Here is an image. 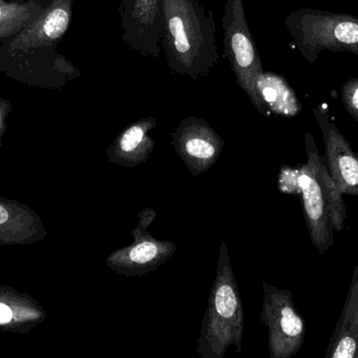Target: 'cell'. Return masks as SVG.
Instances as JSON below:
<instances>
[{"label": "cell", "mask_w": 358, "mask_h": 358, "mask_svg": "<svg viewBox=\"0 0 358 358\" xmlns=\"http://www.w3.org/2000/svg\"><path fill=\"white\" fill-rule=\"evenodd\" d=\"M261 321L268 329L271 358H292L303 347L306 325L296 310L290 290L263 282Z\"/></svg>", "instance_id": "cell-6"}, {"label": "cell", "mask_w": 358, "mask_h": 358, "mask_svg": "<svg viewBox=\"0 0 358 358\" xmlns=\"http://www.w3.org/2000/svg\"><path fill=\"white\" fill-rule=\"evenodd\" d=\"M305 149L307 162L299 169L301 199L311 243L324 255L334 246V231L345 229L346 206L308 132L305 134Z\"/></svg>", "instance_id": "cell-3"}, {"label": "cell", "mask_w": 358, "mask_h": 358, "mask_svg": "<svg viewBox=\"0 0 358 358\" xmlns=\"http://www.w3.org/2000/svg\"><path fill=\"white\" fill-rule=\"evenodd\" d=\"M222 27L224 54L238 85L252 101L255 108L268 117L269 113L257 94V79L264 69L248 27L243 0H225Z\"/></svg>", "instance_id": "cell-4"}, {"label": "cell", "mask_w": 358, "mask_h": 358, "mask_svg": "<svg viewBox=\"0 0 358 358\" xmlns=\"http://www.w3.org/2000/svg\"><path fill=\"white\" fill-rule=\"evenodd\" d=\"M179 159L193 176L206 173L222 155L224 141L206 120L185 117L171 134Z\"/></svg>", "instance_id": "cell-9"}, {"label": "cell", "mask_w": 358, "mask_h": 358, "mask_svg": "<svg viewBox=\"0 0 358 358\" xmlns=\"http://www.w3.org/2000/svg\"><path fill=\"white\" fill-rule=\"evenodd\" d=\"M208 309L227 322L233 327L238 340L242 343L245 322L243 304L224 241L221 242L216 277L210 289Z\"/></svg>", "instance_id": "cell-11"}, {"label": "cell", "mask_w": 358, "mask_h": 358, "mask_svg": "<svg viewBox=\"0 0 358 358\" xmlns=\"http://www.w3.org/2000/svg\"><path fill=\"white\" fill-rule=\"evenodd\" d=\"M286 24L302 54L310 61L313 52L347 50L358 55V19L311 10H296Z\"/></svg>", "instance_id": "cell-5"}, {"label": "cell", "mask_w": 358, "mask_h": 358, "mask_svg": "<svg viewBox=\"0 0 358 358\" xmlns=\"http://www.w3.org/2000/svg\"><path fill=\"white\" fill-rule=\"evenodd\" d=\"M157 212L145 208L138 215V223L131 231L134 242L130 245L115 250L106 259L111 271L126 277H142L157 271L172 258L176 244L167 240H159L149 233Z\"/></svg>", "instance_id": "cell-7"}, {"label": "cell", "mask_w": 358, "mask_h": 358, "mask_svg": "<svg viewBox=\"0 0 358 358\" xmlns=\"http://www.w3.org/2000/svg\"><path fill=\"white\" fill-rule=\"evenodd\" d=\"M122 37L134 52L161 57L164 31L163 0H120Z\"/></svg>", "instance_id": "cell-8"}, {"label": "cell", "mask_w": 358, "mask_h": 358, "mask_svg": "<svg viewBox=\"0 0 358 358\" xmlns=\"http://www.w3.org/2000/svg\"><path fill=\"white\" fill-rule=\"evenodd\" d=\"M6 1L18 2V3H21V2H25L27 1V0H6Z\"/></svg>", "instance_id": "cell-21"}, {"label": "cell", "mask_w": 358, "mask_h": 358, "mask_svg": "<svg viewBox=\"0 0 358 358\" xmlns=\"http://www.w3.org/2000/svg\"><path fill=\"white\" fill-rule=\"evenodd\" d=\"M161 48L173 73L193 80L208 75L218 63L214 14L199 0H163Z\"/></svg>", "instance_id": "cell-1"}, {"label": "cell", "mask_w": 358, "mask_h": 358, "mask_svg": "<svg viewBox=\"0 0 358 358\" xmlns=\"http://www.w3.org/2000/svg\"><path fill=\"white\" fill-rule=\"evenodd\" d=\"M324 358H358V263Z\"/></svg>", "instance_id": "cell-13"}, {"label": "cell", "mask_w": 358, "mask_h": 358, "mask_svg": "<svg viewBox=\"0 0 358 358\" xmlns=\"http://www.w3.org/2000/svg\"><path fill=\"white\" fill-rule=\"evenodd\" d=\"M157 120L144 117L125 128L107 149L108 161L124 168H134L148 161L155 147L150 132L157 128Z\"/></svg>", "instance_id": "cell-12"}, {"label": "cell", "mask_w": 358, "mask_h": 358, "mask_svg": "<svg viewBox=\"0 0 358 358\" xmlns=\"http://www.w3.org/2000/svg\"><path fill=\"white\" fill-rule=\"evenodd\" d=\"M75 0H52L46 10L22 31L0 43V66L73 73L77 69L62 55L58 45L66 35Z\"/></svg>", "instance_id": "cell-2"}, {"label": "cell", "mask_w": 358, "mask_h": 358, "mask_svg": "<svg viewBox=\"0 0 358 358\" xmlns=\"http://www.w3.org/2000/svg\"><path fill=\"white\" fill-rule=\"evenodd\" d=\"M279 189L284 193L300 194L299 169L283 167L279 176Z\"/></svg>", "instance_id": "cell-18"}, {"label": "cell", "mask_w": 358, "mask_h": 358, "mask_svg": "<svg viewBox=\"0 0 358 358\" xmlns=\"http://www.w3.org/2000/svg\"><path fill=\"white\" fill-rule=\"evenodd\" d=\"M313 113L325 143L324 159L336 187L343 195L358 197V152L331 121L327 108H313Z\"/></svg>", "instance_id": "cell-10"}, {"label": "cell", "mask_w": 358, "mask_h": 358, "mask_svg": "<svg viewBox=\"0 0 358 358\" xmlns=\"http://www.w3.org/2000/svg\"><path fill=\"white\" fill-rule=\"evenodd\" d=\"M259 99L267 113L284 117H296L302 110V103L285 78L271 71H263L256 82Z\"/></svg>", "instance_id": "cell-14"}, {"label": "cell", "mask_w": 358, "mask_h": 358, "mask_svg": "<svg viewBox=\"0 0 358 358\" xmlns=\"http://www.w3.org/2000/svg\"><path fill=\"white\" fill-rule=\"evenodd\" d=\"M342 102L347 113L358 123V78L349 80L343 86Z\"/></svg>", "instance_id": "cell-17"}, {"label": "cell", "mask_w": 358, "mask_h": 358, "mask_svg": "<svg viewBox=\"0 0 358 358\" xmlns=\"http://www.w3.org/2000/svg\"><path fill=\"white\" fill-rule=\"evenodd\" d=\"M231 345H235L238 355H241L242 343L233 327L206 308L196 348L200 358H223Z\"/></svg>", "instance_id": "cell-15"}, {"label": "cell", "mask_w": 358, "mask_h": 358, "mask_svg": "<svg viewBox=\"0 0 358 358\" xmlns=\"http://www.w3.org/2000/svg\"><path fill=\"white\" fill-rule=\"evenodd\" d=\"M52 0L10 2L0 0V43L22 31L50 6Z\"/></svg>", "instance_id": "cell-16"}, {"label": "cell", "mask_w": 358, "mask_h": 358, "mask_svg": "<svg viewBox=\"0 0 358 358\" xmlns=\"http://www.w3.org/2000/svg\"><path fill=\"white\" fill-rule=\"evenodd\" d=\"M12 310L6 305L0 303V324L8 323L12 320Z\"/></svg>", "instance_id": "cell-19"}, {"label": "cell", "mask_w": 358, "mask_h": 358, "mask_svg": "<svg viewBox=\"0 0 358 358\" xmlns=\"http://www.w3.org/2000/svg\"><path fill=\"white\" fill-rule=\"evenodd\" d=\"M8 210H6V208H4L3 206L0 204V224L6 222V221L8 220Z\"/></svg>", "instance_id": "cell-20"}]
</instances>
